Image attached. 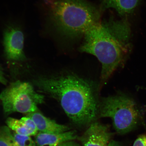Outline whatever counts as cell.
Returning a JSON list of instances; mask_svg holds the SVG:
<instances>
[{
    "mask_svg": "<svg viewBox=\"0 0 146 146\" xmlns=\"http://www.w3.org/2000/svg\"><path fill=\"white\" fill-rule=\"evenodd\" d=\"M108 146H122L118 142L111 140Z\"/></svg>",
    "mask_w": 146,
    "mask_h": 146,
    "instance_id": "obj_18",
    "label": "cell"
},
{
    "mask_svg": "<svg viewBox=\"0 0 146 146\" xmlns=\"http://www.w3.org/2000/svg\"><path fill=\"white\" fill-rule=\"evenodd\" d=\"M27 117L33 120L38 131L41 133L58 134L69 130V128L67 126L58 124L54 120L45 117L41 113L36 111L29 113Z\"/></svg>",
    "mask_w": 146,
    "mask_h": 146,
    "instance_id": "obj_8",
    "label": "cell"
},
{
    "mask_svg": "<svg viewBox=\"0 0 146 146\" xmlns=\"http://www.w3.org/2000/svg\"><path fill=\"white\" fill-rule=\"evenodd\" d=\"M0 82L4 85H6L7 83V80L4 77L3 73L1 67H0Z\"/></svg>",
    "mask_w": 146,
    "mask_h": 146,
    "instance_id": "obj_17",
    "label": "cell"
},
{
    "mask_svg": "<svg viewBox=\"0 0 146 146\" xmlns=\"http://www.w3.org/2000/svg\"><path fill=\"white\" fill-rule=\"evenodd\" d=\"M140 0H103L105 8H113L121 15L129 14L134 11Z\"/></svg>",
    "mask_w": 146,
    "mask_h": 146,
    "instance_id": "obj_10",
    "label": "cell"
},
{
    "mask_svg": "<svg viewBox=\"0 0 146 146\" xmlns=\"http://www.w3.org/2000/svg\"><path fill=\"white\" fill-rule=\"evenodd\" d=\"M58 146H81L76 142L72 141H70L63 142L59 144Z\"/></svg>",
    "mask_w": 146,
    "mask_h": 146,
    "instance_id": "obj_16",
    "label": "cell"
},
{
    "mask_svg": "<svg viewBox=\"0 0 146 146\" xmlns=\"http://www.w3.org/2000/svg\"><path fill=\"white\" fill-rule=\"evenodd\" d=\"M6 123L11 129L13 130L16 134L30 136V133L25 124L21 119L12 117L7 119Z\"/></svg>",
    "mask_w": 146,
    "mask_h": 146,
    "instance_id": "obj_11",
    "label": "cell"
},
{
    "mask_svg": "<svg viewBox=\"0 0 146 146\" xmlns=\"http://www.w3.org/2000/svg\"><path fill=\"white\" fill-rule=\"evenodd\" d=\"M77 138L74 131H68L58 134L40 132L36 135V142L38 146H58L63 142L72 141Z\"/></svg>",
    "mask_w": 146,
    "mask_h": 146,
    "instance_id": "obj_9",
    "label": "cell"
},
{
    "mask_svg": "<svg viewBox=\"0 0 146 146\" xmlns=\"http://www.w3.org/2000/svg\"><path fill=\"white\" fill-rule=\"evenodd\" d=\"M21 119L27 125L30 132L31 136L36 135H37L38 131L33 120L28 117H23L21 118Z\"/></svg>",
    "mask_w": 146,
    "mask_h": 146,
    "instance_id": "obj_14",
    "label": "cell"
},
{
    "mask_svg": "<svg viewBox=\"0 0 146 146\" xmlns=\"http://www.w3.org/2000/svg\"><path fill=\"white\" fill-rule=\"evenodd\" d=\"M10 130L8 127L0 129V146H19Z\"/></svg>",
    "mask_w": 146,
    "mask_h": 146,
    "instance_id": "obj_12",
    "label": "cell"
},
{
    "mask_svg": "<svg viewBox=\"0 0 146 146\" xmlns=\"http://www.w3.org/2000/svg\"><path fill=\"white\" fill-rule=\"evenodd\" d=\"M113 135L107 125L93 122L78 139L83 146H108Z\"/></svg>",
    "mask_w": 146,
    "mask_h": 146,
    "instance_id": "obj_7",
    "label": "cell"
},
{
    "mask_svg": "<svg viewBox=\"0 0 146 146\" xmlns=\"http://www.w3.org/2000/svg\"><path fill=\"white\" fill-rule=\"evenodd\" d=\"M14 139L19 146H36V143L30 136L13 134Z\"/></svg>",
    "mask_w": 146,
    "mask_h": 146,
    "instance_id": "obj_13",
    "label": "cell"
},
{
    "mask_svg": "<svg viewBox=\"0 0 146 146\" xmlns=\"http://www.w3.org/2000/svg\"><path fill=\"white\" fill-rule=\"evenodd\" d=\"M133 146H146V134L139 136L135 140Z\"/></svg>",
    "mask_w": 146,
    "mask_h": 146,
    "instance_id": "obj_15",
    "label": "cell"
},
{
    "mask_svg": "<svg viewBox=\"0 0 146 146\" xmlns=\"http://www.w3.org/2000/svg\"><path fill=\"white\" fill-rule=\"evenodd\" d=\"M43 92L57 100L72 123L84 126L98 115L99 100L94 84L72 73L34 80Z\"/></svg>",
    "mask_w": 146,
    "mask_h": 146,
    "instance_id": "obj_1",
    "label": "cell"
},
{
    "mask_svg": "<svg viewBox=\"0 0 146 146\" xmlns=\"http://www.w3.org/2000/svg\"><path fill=\"white\" fill-rule=\"evenodd\" d=\"M3 111L8 115L15 112L29 113L36 112L44 96L35 91L32 85L18 81L13 82L0 94Z\"/></svg>",
    "mask_w": 146,
    "mask_h": 146,
    "instance_id": "obj_5",
    "label": "cell"
},
{
    "mask_svg": "<svg viewBox=\"0 0 146 146\" xmlns=\"http://www.w3.org/2000/svg\"><path fill=\"white\" fill-rule=\"evenodd\" d=\"M42 5L49 26L66 36L84 35L99 21L98 11L86 0H43Z\"/></svg>",
    "mask_w": 146,
    "mask_h": 146,
    "instance_id": "obj_3",
    "label": "cell"
},
{
    "mask_svg": "<svg viewBox=\"0 0 146 146\" xmlns=\"http://www.w3.org/2000/svg\"><path fill=\"white\" fill-rule=\"evenodd\" d=\"M100 117H109L116 132L125 134L137 126L141 121V113L135 100L123 94L103 98L99 100Z\"/></svg>",
    "mask_w": 146,
    "mask_h": 146,
    "instance_id": "obj_4",
    "label": "cell"
},
{
    "mask_svg": "<svg viewBox=\"0 0 146 146\" xmlns=\"http://www.w3.org/2000/svg\"><path fill=\"white\" fill-rule=\"evenodd\" d=\"M128 33L125 24L111 21L98 22L84 35V39L80 50L96 56L101 63L102 84L125 63L128 52L125 42Z\"/></svg>",
    "mask_w": 146,
    "mask_h": 146,
    "instance_id": "obj_2",
    "label": "cell"
},
{
    "mask_svg": "<svg viewBox=\"0 0 146 146\" xmlns=\"http://www.w3.org/2000/svg\"><path fill=\"white\" fill-rule=\"evenodd\" d=\"M24 35L20 27L13 23L8 24L3 32L4 54L7 59L14 61L26 59L23 52Z\"/></svg>",
    "mask_w": 146,
    "mask_h": 146,
    "instance_id": "obj_6",
    "label": "cell"
}]
</instances>
